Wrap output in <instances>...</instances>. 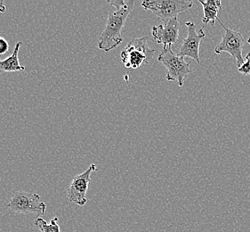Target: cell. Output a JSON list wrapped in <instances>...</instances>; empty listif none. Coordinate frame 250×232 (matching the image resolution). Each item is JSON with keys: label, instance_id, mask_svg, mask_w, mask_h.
Wrapping results in <instances>:
<instances>
[{"label": "cell", "instance_id": "2e32d148", "mask_svg": "<svg viewBox=\"0 0 250 232\" xmlns=\"http://www.w3.org/2000/svg\"><path fill=\"white\" fill-rule=\"evenodd\" d=\"M5 11V5L4 1H0V12L4 13Z\"/></svg>", "mask_w": 250, "mask_h": 232}, {"label": "cell", "instance_id": "30bf717a", "mask_svg": "<svg viewBox=\"0 0 250 232\" xmlns=\"http://www.w3.org/2000/svg\"><path fill=\"white\" fill-rule=\"evenodd\" d=\"M21 46V42L18 41L15 46L13 54L5 60H0V72H14L23 71L25 67L21 66L19 61V50Z\"/></svg>", "mask_w": 250, "mask_h": 232}, {"label": "cell", "instance_id": "5b68a950", "mask_svg": "<svg viewBox=\"0 0 250 232\" xmlns=\"http://www.w3.org/2000/svg\"><path fill=\"white\" fill-rule=\"evenodd\" d=\"M7 207L13 212L21 214L35 213L39 218L45 214L46 206L40 195L32 192L14 191Z\"/></svg>", "mask_w": 250, "mask_h": 232}, {"label": "cell", "instance_id": "8fae6325", "mask_svg": "<svg viewBox=\"0 0 250 232\" xmlns=\"http://www.w3.org/2000/svg\"><path fill=\"white\" fill-rule=\"evenodd\" d=\"M200 3L203 6L204 17L202 19L203 23L215 25V21L217 20V14L222 9V3L220 0H200Z\"/></svg>", "mask_w": 250, "mask_h": 232}, {"label": "cell", "instance_id": "52a82bcc", "mask_svg": "<svg viewBox=\"0 0 250 232\" xmlns=\"http://www.w3.org/2000/svg\"><path fill=\"white\" fill-rule=\"evenodd\" d=\"M95 171H97V167L95 163H93L85 172L72 179V182L68 188V198L70 202L74 203L80 207L85 206L87 202L86 193L91 182V174Z\"/></svg>", "mask_w": 250, "mask_h": 232}, {"label": "cell", "instance_id": "e0dca14e", "mask_svg": "<svg viewBox=\"0 0 250 232\" xmlns=\"http://www.w3.org/2000/svg\"><path fill=\"white\" fill-rule=\"evenodd\" d=\"M248 43H249V44H250V38H249V40H248Z\"/></svg>", "mask_w": 250, "mask_h": 232}, {"label": "cell", "instance_id": "7a4b0ae2", "mask_svg": "<svg viewBox=\"0 0 250 232\" xmlns=\"http://www.w3.org/2000/svg\"><path fill=\"white\" fill-rule=\"evenodd\" d=\"M155 50L148 46V38L143 37L131 41L120 54V57L125 68L137 69L145 65H149L153 59Z\"/></svg>", "mask_w": 250, "mask_h": 232}, {"label": "cell", "instance_id": "9c48e42d", "mask_svg": "<svg viewBox=\"0 0 250 232\" xmlns=\"http://www.w3.org/2000/svg\"><path fill=\"white\" fill-rule=\"evenodd\" d=\"M180 23L178 18H174L163 25L153 26L151 28V35L154 41L162 44L163 47L173 46L179 37Z\"/></svg>", "mask_w": 250, "mask_h": 232}, {"label": "cell", "instance_id": "6da1fadb", "mask_svg": "<svg viewBox=\"0 0 250 232\" xmlns=\"http://www.w3.org/2000/svg\"><path fill=\"white\" fill-rule=\"evenodd\" d=\"M135 4V1H125V5L123 7L109 14L105 28L101 33L98 42L99 49L109 52L122 43L123 37L121 32L128 15L134 9Z\"/></svg>", "mask_w": 250, "mask_h": 232}, {"label": "cell", "instance_id": "8992f818", "mask_svg": "<svg viewBox=\"0 0 250 232\" xmlns=\"http://www.w3.org/2000/svg\"><path fill=\"white\" fill-rule=\"evenodd\" d=\"M221 25L225 29V35H223L222 41L215 47V53L220 55L224 52L230 54L236 61L238 68L244 64V58L242 55L243 47L245 45V40L240 32L225 27L220 19H217Z\"/></svg>", "mask_w": 250, "mask_h": 232}, {"label": "cell", "instance_id": "9a60e30c", "mask_svg": "<svg viewBox=\"0 0 250 232\" xmlns=\"http://www.w3.org/2000/svg\"><path fill=\"white\" fill-rule=\"evenodd\" d=\"M108 3H109L110 5H112V6L116 7V9H117V10H119V9H120L121 7H123V6L125 5V1H123V0L108 1Z\"/></svg>", "mask_w": 250, "mask_h": 232}, {"label": "cell", "instance_id": "277c9868", "mask_svg": "<svg viewBox=\"0 0 250 232\" xmlns=\"http://www.w3.org/2000/svg\"><path fill=\"white\" fill-rule=\"evenodd\" d=\"M142 6L145 10L151 11L165 24L176 18L181 13L190 9L193 6V2L190 0H146L142 3Z\"/></svg>", "mask_w": 250, "mask_h": 232}, {"label": "cell", "instance_id": "4fadbf2b", "mask_svg": "<svg viewBox=\"0 0 250 232\" xmlns=\"http://www.w3.org/2000/svg\"><path fill=\"white\" fill-rule=\"evenodd\" d=\"M238 71L243 75H250V52L246 56V62L238 68Z\"/></svg>", "mask_w": 250, "mask_h": 232}, {"label": "cell", "instance_id": "ba28073f", "mask_svg": "<svg viewBox=\"0 0 250 232\" xmlns=\"http://www.w3.org/2000/svg\"><path fill=\"white\" fill-rule=\"evenodd\" d=\"M188 30V35L183 41L177 56L183 57H190L200 65V46L202 40L206 37L203 29H200L199 32L196 30V25L191 22L185 23Z\"/></svg>", "mask_w": 250, "mask_h": 232}, {"label": "cell", "instance_id": "3957f363", "mask_svg": "<svg viewBox=\"0 0 250 232\" xmlns=\"http://www.w3.org/2000/svg\"><path fill=\"white\" fill-rule=\"evenodd\" d=\"M158 61L167 69V81H176L178 86H184L186 78L191 72L190 65L185 62V57L177 56L172 50V46H168L163 47Z\"/></svg>", "mask_w": 250, "mask_h": 232}, {"label": "cell", "instance_id": "7c38bea8", "mask_svg": "<svg viewBox=\"0 0 250 232\" xmlns=\"http://www.w3.org/2000/svg\"><path fill=\"white\" fill-rule=\"evenodd\" d=\"M58 222V217L53 218L50 222H45L43 218L38 217L35 220V225L41 232H61L60 225Z\"/></svg>", "mask_w": 250, "mask_h": 232}, {"label": "cell", "instance_id": "5bb4252c", "mask_svg": "<svg viewBox=\"0 0 250 232\" xmlns=\"http://www.w3.org/2000/svg\"><path fill=\"white\" fill-rule=\"evenodd\" d=\"M9 49V44L4 38L0 37V55H5Z\"/></svg>", "mask_w": 250, "mask_h": 232}]
</instances>
